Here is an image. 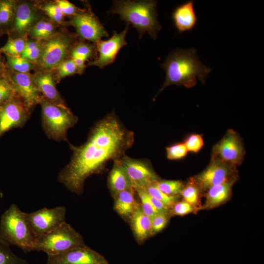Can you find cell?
I'll list each match as a JSON object with an SVG mask.
<instances>
[{
    "label": "cell",
    "mask_w": 264,
    "mask_h": 264,
    "mask_svg": "<svg viewBox=\"0 0 264 264\" xmlns=\"http://www.w3.org/2000/svg\"><path fill=\"white\" fill-rule=\"evenodd\" d=\"M134 140L133 132L111 112L94 125L84 144L69 143L72 155L59 173L58 180L70 192L82 194L86 180L103 172L109 162L121 159Z\"/></svg>",
    "instance_id": "cell-1"
},
{
    "label": "cell",
    "mask_w": 264,
    "mask_h": 264,
    "mask_svg": "<svg viewBox=\"0 0 264 264\" xmlns=\"http://www.w3.org/2000/svg\"><path fill=\"white\" fill-rule=\"evenodd\" d=\"M161 66L165 71V80L156 97L170 85L192 88L197 83L203 84L212 69L200 62L195 49H176L167 57Z\"/></svg>",
    "instance_id": "cell-2"
},
{
    "label": "cell",
    "mask_w": 264,
    "mask_h": 264,
    "mask_svg": "<svg viewBox=\"0 0 264 264\" xmlns=\"http://www.w3.org/2000/svg\"><path fill=\"white\" fill-rule=\"evenodd\" d=\"M156 6L155 0H114L109 13L119 15L122 20L136 28L139 38L147 32L155 40L161 28Z\"/></svg>",
    "instance_id": "cell-3"
},
{
    "label": "cell",
    "mask_w": 264,
    "mask_h": 264,
    "mask_svg": "<svg viewBox=\"0 0 264 264\" xmlns=\"http://www.w3.org/2000/svg\"><path fill=\"white\" fill-rule=\"evenodd\" d=\"M36 239L25 213L15 204H12L1 217L0 240L9 246H16L27 253L34 251Z\"/></svg>",
    "instance_id": "cell-4"
},
{
    "label": "cell",
    "mask_w": 264,
    "mask_h": 264,
    "mask_svg": "<svg viewBox=\"0 0 264 264\" xmlns=\"http://www.w3.org/2000/svg\"><path fill=\"white\" fill-rule=\"evenodd\" d=\"M77 35L66 30L58 31L49 39L42 41L36 70L52 71L61 63L70 58L72 49L79 40Z\"/></svg>",
    "instance_id": "cell-5"
},
{
    "label": "cell",
    "mask_w": 264,
    "mask_h": 264,
    "mask_svg": "<svg viewBox=\"0 0 264 264\" xmlns=\"http://www.w3.org/2000/svg\"><path fill=\"white\" fill-rule=\"evenodd\" d=\"M40 105L42 126L47 137L57 141L68 142L67 131L77 124L78 117L67 106L55 105L44 97Z\"/></svg>",
    "instance_id": "cell-6"
},
{
    "label": "cell",
    "mask_w": 264,
    "mask_h": 264,
    "mask_svg": "<svg viewBox=\"0 0 264 264\" xmlns=\"http://www.w3.org/2000/svg\"><path fill=\"white\" fill-rule=\"evenodd\" d=\"M85 245L81 234L66 221L55 230L37 237L34 251L55 256Z\"/></svg>",
    "instance_id": "cell-7"
},
{
    "label": "cell",
    "mask_w": 264,
    "mask_h": 264,
    "mask_svg": "<svg viewBox=\"0 0 264 264\" xmlns=\"http://www.w3.org/2000/svg\"><path fill=\"white\" fill-rule=\"evenodd\" d=\"M191 178L203 194L213 186L233 179H239V173L237 167L211 157L206 168Z\"/></svg>",
    "instance_id": "cell-8"
},
{
    "label": "cell",
    "mask_w": 264,
    "mask_h": 264,
    "mask_svg": "<svg viewBox=\"0 0 264 264\" xmlns=\"http://www.w3.org/2000/svg\"><path fill=\"white\" fill-rule=\"evenodd\" d=\"M245 153L241 135L234 130L228 129L213 146L211 157L237 167L242 164Z\"/></svg>",
    "instance_id": "cell-9"
},
{
    "label": "cell",
    "mask_w": 264,
    "mask_h": 264,
    "mask_svg": "<svg viewBox=\"0 0 264 264\" xmlns=\"http://www.w3.org/2000/svg\"><path fill=\"white\" fill-rule=\"evenodd\" d=\"M66 210L64 206L48 209L45 207L25 213L28 223L37 238L49 233L66 222Z\"/></svg>",
    "instance_id": "cell-10"
},
{
    "label": "cell",
    "mask_w": 264,
    "mask_h": 264,
    "mask_svg": "<svg viewBox=\"0 0 264 264\" xmlns=\"http://www.w3.org/2000/svg\"><path fill=\"white\" fill-rule=\"evenodd\" d=\"M31 112L17 93L0 106V137L13 129L22 127Z\"/></svg>",
    "instance_id": "cell-11"
},
{
    "label": "cell",
    "mask_w": 264,
    "mask_h": 264,
    "mask_svg": "<svg viewBox=\"0 0 264 264\" xmlns=\"http://www.w3.org/2000/svg\"><path fill=\"white\" fill-rule=\"evenodd\" d=\"M68 23L76 29L77 35L80 39L89 41L95 44L108 33L98 18L88 7L70 17Z\"/></svg>",
    "instance_id": "cell-12"
},
{
    "label": "cell",
    "mask_w": 264,
    "mask_h": 264,
    "mask_svg": "<svg viewBox=\"0 0 264 264\" xmlns=\"http://www.w3.org/2000/svg\"><path fill=\"white\" fill-rule=\"evenodd\" d=\"M37 2L17 0L11 28L8 34L12 38L28 37L31 28L43 17Z\"/></svg>",
    "instance_id": "cell-13"
},
{
    "label": "cell",
    "mask_w": 264,
    "mask_h": 264,
    "mask_svg": "<svg viewBox=\"0 0 264 264\" xmlns=\"http://www.w3.org/2000/svg\"><path fill=\"white\" fill-rule=\"evenodd\" d=\"M120 161L134 190L144 189L159 179L148 159H135L125 155Z\"/></svg>",
    "instance_id": "cell-14"
},
{
    "label": "cell",
    "mask_w": 264,
    "mask_h": 264,
    "mask_svg": "<svg viewBox=\"0 0 264 264\" xmlns=\"http://www.w3.org/2000/svg\"><path fill=\"white\" fill-rule=\"evenodd\" d=\"M5 76L28 109L32 111L43 98L34 82L32 74L18 73L7 69Z\"/></svg>",
    "instance_id": "cell-15"
},
{
    "label": "cell",
    "mask_w": 264,
    "mask_h": 264,
    "mask_svg": "<svg viewBox=\"0 0 264 264\" xmlns=\"http://www.w3.org/2000/svg\"><path fill=\"white\" fill-rule=\"evenodd\" d=\"M129 29L128 24L120 33L114 32L108 40H101L96 43L97 57L94 60L89 61L88 65L103 68L112 64L121 49L128 44L126 37Z\"/></svg>",
    "instance_id": "cell-16"
},
{
    "label": "cell",
    "mask_w": 264,
    "mask_h": 264,
    "mask_svg": "<svg viewBox=\"0 0 264 264\" xmlns=\"http://www.w3.org/2000/svg\"><path fill=\"white\" fill-rule=\"evenodd\" d=\"M46 264H109L101 254L86 245L63 254L48 256Z\"/></svg>",
    "instance_id": "cell-17"
},
{
    "label": "cell",
    "mask_w": 264,
    "mask_h": 264,
    "mask_svg": "<svg viewBox=\"0 0 264 264\" xmlns=\"http://www.w3.org/2000/svg\"><path fill=\"white\" fill-rule=\"evenodd\" d=\"M32 76L36 87L44 98L55 105L66 106L56 88L57 83L52 71L36 70Z\"/></svg>",
    "instance_id": "cell-18"
},
{
    "label": "cell",
    "mask_w": 264,
    "mask_h": 264,
    "mask_svg": "<svg viewBox=\"0 0 264 264\" xmlns=\"http://www.w3.org/2000/svg\"><path fill=\"white\" fill-rule=\"evenodd\" d=\"M238 179H233L213 186L202 194L205 198L202 210H210L227 202L232 196V188Z\"/></svg>",
    "instance_id": "cell-19"
},
{
    "label": "cell",
    "mask_w": 264,
    "mask_h": 264,
    "mask_svg": "<svg viewBox=\"0 0 264 264\" xmlns=\"http://www.w3.org/2000/svg\"><path fill=\"white\" fill-rule=\"evenodd\" d=\"M172 18L179 33L192 30L197 23L194 1H188L177 6L172 14Z\"/></svg>",
    "instance_id": "cell-20"
},
{
    "label": "cell",
    "mask_w": 264,
    "mask_h": 264,
    "mask_svg": "<svg viewBox=\"0 0 264 264\" xmlns=\"http://www.w3.org/2000/svg\"><path fill=\"white\" fill-rule=\"evenodd\" d=\"M108 185L113 197L119 193L132 187L120 159L113 161V166L108 175Z\"/></svg>",
    "instance_id": "cell-21"
},
{
    "label": "cell",
    "mask_w": 264,
    "mask_h": 264,
    "mask_svg": "<svg viewBox=\"0 0 264 264\" xmlns=\"http://www.w3.org/2000/svg\"><path fill=\"white\" fill-rule=\"evenodd\" d=\"M130 220L134 235L139 243L152 236V220L143 212L140 205L132 214Z\"/></svg>",
    "instance_id": "cell-22"
},
{
    "label": "cell",
    "mask_w": 264,
    "mask_h": 264,
    "mask_svg": "<svg viewBox=\"0 0 264 264\" xmlns=\"http://www.w3.org/2000/svg\"><path fill=\"white\" fill-rule=\"evenodd\" d=\"M135 192L134 189L131 187L119 193L113 197L114 209L121 217L124 219H130L139 205L135 200Z\"/></svg>",
    "instance_id": "cell-23"
},
{
    "label": "cell",
    "mask_w": 264,
    "mask_h": 264,
    "mask_svg": "<svg viewBox=\"0 0 264 264\" xmlns=\"http://www.w3.org/2000/svg\"><path fill=\"white\" fill-rule=\"evenodd\" d=\"M57 24L49 19L43 18L29 30L28 37L40 41L46 40L57 31Z\"/></svg>",
    "instance_id": "cell-24"
},
{
    "label": "cell",
    "mask_w": 264,
    "mask_h": 264,
    "mask_svg": "<svg viewBox=\"0 0 264 264\" xmlns=\"http://www.w3.org/2000/svg\"><path fill=\"white\" fill-rule=\"evenodd\" d=\"M17 0H0V32L2 35L10 32L16 11Z\"/></svg>",
    "instance_id": "cell-25"
},
{
    "label": "cell",
    "mask_w": 264,
    "mask_h": 264,
    "mask_svg": "<svg viewBox=\"0 0 264 264\" xmlns=\"http://www.w3.org/2000/svg\"><path fill=\"white\" fill-rule=\"evenodd\" d=\"M180 196L182 199L192 205L198 212L202 210V204L201 201L202 194L191 177L185 182Z\"/></svg>",
    "instance_id": "cell-26"
},
{
    "label": "cell",
    "mask_w": 264,
    "mask_h": 264,
    "mask_svg": "<svg viewBox=\"0 0 264 264\" xmlns=\"http://www.w3.org/2000/svg\"><path fill=\"white\" fill-rule=\"evenodd\" d=\"M96 57L95 44H93L81 39L75 44L70 53L71 58L79 59L86 62L90 59H94V60Z\"/></svg>",
    "instance_id": "cell-27"
},
{
    "label": "cell",
    "mask_w": 264,
    "mask_h": 264,
    "mask_svg": "<svg viewBox=\"0 0 264 264\" xmlns=\"http://www.w3.org/2000/svg\"><path fill=\"white\" fill-rule=\"evenodd\" d=\"M4 56L6 68L10 70L21 73H31V71L36 70L35 64L21 56Z\"/></svg>",
    "instance_id": "cell-28"
},
{
    "label": "cell",
    "mask_w": 264,
    "mask_h": 264,
    "mask_svg": "<svg viewBox=\"0 0 264 264\" xmlns=\"http://www.w3.org/2000/svg\"><path fill=\"white\" fill-rule=\"evenodd\" d=\"M38 8L48 19L57 25H65L67 22L58 6L53 2H37Z\"/></svg>",
    "instance_id": "cell-29"
},
{
    "label": "cell",
    "mask_w": 264,
    "mask_h": 264,
    "mask_svg": "<svg viewBox=\"0 0 264 264\" xmlns=\"http://www.w3.org/2000/svg\"><path fill=\"white\" fill-rule=\"evenodd\" d=\"M27 38L28 37L12 38L8 36L6 43L0 47V53L11 56H21Z\"/></svg>",
    "instance_id": "cell-30"
},
{
    "label": "cell",
    "mask_w": 264,
    "mask_h": 264,
    "mask_svg": "<svg viewBox=\"0 0 264 264\" xmlns=\"http://www.w3.org/2000/svg\"><path fill=\"white\" fill-rule=\"evenodd\" d=\"M42 41L27 38L21 56L36 65L41 55Z\"/></svg>",
    "instance_id": "cell-31"
},
{
    "label": "cell",
    "mask_w": 264,
    "mask_h": 264,
    "mask_svg": "<svg viewBox=\"0 0 264 264\" xmlns=\"http://www.w3.org/2000/svg\"><path fill=\"white\" fill-rule=\"evenodd\" d=\"M52 71L57 84L66 77L79 74V70L71 58L61 63Z\"/></svg>",
    "instance_id": "cell-32"
},
{
    "label": "cell",
    "mask_w": 264,
    "mask_h": 264,
    "mask_svg": "<svg viewBox=\"0 0 264 264\" xmlns=\"http://www.w3.org/2000/svg\"><path fill=\"white\" fill-rule=\"evenodd\" d=\"M155 183L158 188L164 194L171 196H180L185 182L179 180L159 179Z\"/></svg>",
    "instance_id": "cell-33"
},
{
    "label": "cell",
    "mask_w": 264,
    "mask_h": 264,
    "mask_svg": "<svg viewBox=\"0 0 264 264\" xmlns=\"http://www.w3.org/2000/svg\"><path fill=\"white\" fill-rule=\"evenodd\" d=\"M155 181L144 189L149 196L158 199L170 209L174 204L180 199V196H171L164 194L156 186Z\"/></svg>",
    "instance_id": "cell-34"
},
{
    "label": "cell",
    "mask_w": 264,
    "mask_h": 264,
    "mask_svg": "<svg viewBox=\"0 0 264 264\" xmlns=\"http://www.w3.org/2000/svg\"><path fill=\"white\" fill-rule=\"evenodd\" d=\"M0 264H28V263L14 254L10 246L0 240Z\"/></svg>",
    "instance_id": "cell-35"
},
{
    "label": "cell",
    "mask_w": 264,
    "mask_h": 264,
    "mask_svg": "<svg viewBox=\"0 0 264 264\" xmlns=\"http://www.w3.org/2000/svg\"><path fill=\"white\" fill-rule=\"evenodd\" d=\"M135 190L140 200V206L142 211L146 216L152 219L158 213L151 202L149 195L142 188Z\"/></svg>",
    "instance_id": "cell-36"
},
{
    "label": "cell",
    "mask_w": 264,
    "mask_h": 264,
    "mask_svg": "<svg viewBox=\"0 0 264 264\" xmlns=\"http://www.w3.org/2000/svg\"><path fill=\"white\" fill-rule=\"evenodd\" d=\"M198 211L184 199L178 200L171 207L169 211L171 216H184L190 214H196Z\"/></svg>",
    "instance_id": "cell-37"
},
{
    "label": "cell",
    "mask_w": 264,
    "mask_h": 264,
    "mask_svg": "<svg viewBox=\"0 0 264 264\" xmlns=\"http://www.w3.org/2000/svg\"><path fill=\"white\" fill-rule=\"evenodd\" d=\"M16 94L9 79L5 75L0 77V106Z\"/></svg>",
    "instance_id": "cell-38"
},
{
    "label": "cell",
    "mask_w": 264,
    "mask_h": 264,
    "mask_svg": "<svg viewBox=\"0 0 264 264\" xmlns=\"http://www.w3.org/2000/svg\"><path fill=\"white\" fill-rule=\"evenodd\" d=\"M167 158L176 160L184 158L188 153L184 142L177 143L166 148Z\"/></svg>",
    "instance_id": "cell-39"
},
{
    "label": "cell",
    "mask_w": 264,
    "mask_h": 264,
    "mask_svg": "<svg viewBox=\"0 0 264 264\" xmlns=\"http://www.w3.org/2000/svg\"><path fill=\"white\" fill-rule=\"evenodd\" d=\"M188 152L197 153L203 148L204 140L201 135L198 133L191 134L183 142Z\"/></svg>",
    "instance_id": "cell-40"
},
{
    "label": "cell",
    "mask_w": 264,
    "mask_h": 264,
    "mask_svg": "<svg viewBox=\"0 0 264 264\" xmlns=\"http://www.w3.org/2000/svg\"><path fill=\"white\" fill-rule=\"evenodd\" d=\"M170 218L169 214L157 213L151 219L152 236L163 230L167 225Z\"/></svg>",
    "instance_id": "cell-41"
},
{
    "label": "cell",
    "mask_w": 264,
    "mask_h": 264,
    "mask_svg": "<svg viewBox=\"0 0 264 264\" xmlns=\"http://www.w3.org/2000/svg\"><path fill=\"white\" fill-rule=\"evenodd\" d=\"M55 2L65 17L67 16L71 17L82 10L66 0H56Z\"/></svg>",
    "instance_id": "cell-42"
},
{
    "label": "cell",
    "mask_w": 264,
    "mask_h": 264,
    "mask_svg": "<svg viewBox=\"0 0 264 264\" xmlns=\"http://www.w3.org/2000/svg\"><path fill=\"white\" fill-rule=\"evenodd\" d=\"M6 70L5 57L0 53V77L4 76Z\"/></svg>",
    "instance_id": "cell-43"
},
{
    "label": "cell",
    "mask_w": 264,
    "mask_h": 264,
    "mask_svg": "<svg viewBox=\"0 0 264 264\" xmlns=\"http://www.w3.org/2000/svg\"><path fill=\"white\" fill-rule=\"evenodd\" d=\"M2 35L1 33L0 32V37Z\"/></svg>",
    "instance_id": "cell-44"
}]
</instances>
